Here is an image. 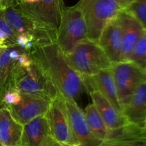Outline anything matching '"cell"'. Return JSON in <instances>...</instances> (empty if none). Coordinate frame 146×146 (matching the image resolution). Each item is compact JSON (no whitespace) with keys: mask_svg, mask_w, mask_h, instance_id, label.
<instances>
[{"mask_svg":"<svg viewBox=\"0 0 146 146\" xmlns=\"http://www.w3.org/2000/svg\"><path fill=\"white\" fill-rule=\"evenodd\" d=\"M3 14L16 34H24L31 38L35 46L56 42V31L24 14L16 6L2 9Z\"/></svg>","mask_w":146,"mask_h":146,"instance_id":"cell-6","label":"cell"},{"mask_svg":"<svg viewBox=\"0 0 146 146\" xmlns=\"http://www.w3.org/2000/svg\"><path fill=\"white\" fill-rule=\"evenodd\" d=\"M95 105L108 129H115L128 123L123 114L117 111L100 91L95 90L89 93Z\"/></svg>","mask_w":146,"mask_h":146,"instance_id":"cell-20","label":"cell"},{"mask_svg":"<svg viewBox=\"0 0 146 146\" xmlns=\"http://www.w3.org/2000/svg\"><path fill=\"white\" fill-rule=\"evenodd\" d=\"M46 116L50 133L60 145L79 146L70 125L64 97L61 94L51 100Z\"/></svg>","mask_w":146,"mask_h":146,"instance_id":"cell-8","label":"cell"},{"mask_svg":"<svg viewBox=\"0 0 146 146\" xmlns=\"http://www.w3.org/2000/svg\"><path fill=\"white\" fill-rule=\"evenodd\" d=\"M78 2L86 23L88 39L95 42H98L106 25L123 9L121 0H80Z\"/></svg>","mask_w":146,"mask_h":146,"instance_id":"cell-3","label":"cell"},{"mask_svg":"<svg viewBox=\"0 0 146 146\" xmlns=\"http://www.w3.org/2000/svg\"><path fill=\"white\" fill-rule=\"evenodd\" d=\"M51 100L38 96L21 94V99L17 104L7 106L13 118L19 123H27L41 115H46Z\"/></svg>","mask_w":146,"mask_h":146,"instance_id":"cell-10","label":"cell"},{"mask_svg":"<svg viewBox=\"0 0 146 146\" xmlns=\"http://www.w3.org/2000/svg\"><path fill=\"white\" fill-rule=\"evenodd\" d=\"M126 121L146 128V81L135 88L128 104L122 108Z\"/></svg>","mask_w":146,"mask_h":146,"instance_id":"cell-17","label":"cell"},{"mask_svg":"<svg viewBox=\"0 0 146 146\" xmlns=\"http://www.w3.org/2000/svg\"><path fill=\"white\" fill-rule=\"evenodd\" d=\"M23 125L16 121L8 108L0 106V142L3 146H20Z\"/></svg>","mask_w":146,"mask_h":146,"instance_id":"cell-19","label":"cell"},{"mask_svg":"<svg viewBox=\"0 0 146 146\" xmlns=\"http://www.w3.org/2000/svg\"><path fill=\"white\" fill-rule=\"evenodd\" d=\"M146 30V0H133L125 9Z\"/></svg>","mask_w":146,"mask_h":146,"instance_id":"cell-24","label":"cell"},{"mask_svg":"<svg viewBox=\"0 0 146 146\" xmlns=\"http://www.w3.org/2000/svg\"><path fill=\"white\" fill-rule=\"evenodd\" d=\"M100 146H146V128L127 123L115 129H109Z\"/></svg>","mask_w":146,"mask_h":146,"instance_id":"cell-12","label":"cell"},{"mask_svg":"<svg viewBox=\"0 0 146 146\" xmlns=\"http://www.w3.org/2000/svg\"><path fill=\"white\" fill-rule=\"evenodd\" d=\"M26 48L17 45L5 47L0 55V101L8 91L11 89L13 78L19 66L18 59Z\"/></svg>","mask_w":146,"mask_h":146,"instance_id":"cell-15","label":"cell"},{"mask_svg":"<svg viewBox=\"0 0 146 146\" xmlns=\"http://www.w3.org/2000/svg\"><path fill=\"white\" fill-rule=\"evenodd\" d=\"M66 56L70 65L81 75L91 76L112 66L98 43L89 39L79 43Z\"/></svg>","mask_w":146,"mask_h":146,"instance_id":"cell-4","label":"cell"},{"mask_svg":"<svg viewBox=\"0 0 146 146\" xmlns=\"http://www.w3.org/2000/svg\"><path fill=\"white\" fill-rule=\"evenodd\" d=\"M66 108L70 125L79 146H98L101 142L91 132L84 112L80 108L74 99L65 98Z\"/></svg>","mask_w":146,"mask_h":146,"instance_id":"cell-11","label":"cell"},{"mask_svg":"<svg viewBox=\"0 0 146 146\" xmlns=\"http://www.w3.org/2000/svg\"><path fill=\"white\" fill-rule=\"evenodd\" d=\"M16 7L24 14L56 31L66 7L63 0H38L32 4L21 3Z\"/></svg>","mask_w":146,"mask_h":146,"instance_id":"cell-9","label":"cell"},{"mask_svg":"<svg viewBox=\"0 0 146 146\" xmlns=\"http://www.w3.org/2000/svg\"><path fill=\"white\" fill-rule=\"evenodd\" d=\"M32 41L31 37L26 35V34H19L17 35V40H16V44L23 47V48H26L27 44L28 43V41ZM26 49H27V48H26Z\"/></svg>","mask_w":146,"mask_h":146,"instance_id":"cell-26","label":"cell"},{"mask_svg":"<svg viewBox=\"0 0 146 146\" xmlns=\"http://www.w3.org/2000/svg\"><path fill=\"white\" fill-rule=\"evenodd\" d=\"M50 135L46 116H38L23 125L20 146H43Z\"/></svg>","mask_w":146,"mask_h":146,"instance_id":"cell-18","label":"cell"},{"mask_svg":"<svg viewBox=\"0 0 146 146\" xmlns=\"http://www.w3.org/2000/svg\"><path fill=\"white\" fill-rule=\"evenodd\" d=\"M4 48H0V55H1V52H2V51H3V50H4Z\"/></svg>","mask_w":146,"mask_h":146,"instance_id":"cell-29","label":"cell"},{"mask_svg":"<svg viewBox=\"0 0 146 146\" xmlns=\"http://www.w3.org/2000/svg\"><path fill=\"white\" fill-rule=\"evenodd\" d=\"M84 90L89 94L93 91H100L113 106L118 111L122 113V108L118 101L116 88L113 78L111 68L101 70L94 76L81 75Z\"/></svg>","mask_w":146,"mask_h":146,"instance_id":"cell-14","label":"cell"},{"mask_svg":"<svg viewBox=\"0 0 146 146\" xmlns=\"http://www.w3.org/2000/svg\"><path fill=\"white\" fill-rule=\"evenodd\" d=\"M111 71L118 101L123 108L131 99L138 86L146 81L145 70L135 63L128 60L112 64Z\"/></svg>","mask_w":146,"mask_h":146,"instance_id":"cell-7","label":"cell"},{"mask_svg":"<svg viewBox=\"0 0 146 146\" xmlns=\"http://www.w3.org/2000/svg\"><path fill=\"white\" fill-rule=\"evenodd\" d=\"M97 43L112 64L121 61V31L117 17L106 25Z\"/></svg>","mask_w":146,"mask_h":146,"instance_id":"cell-16","label":"cell"},{"mask_svg":"<svg viewBox=\"0 0 146 146\" xmlns=\"http://www.w3.org/2000/svg\"><path fill=\"white\" fill-rule=\"evenodd\" d=\"M17 37V34L4 18L2 9H0V45L7 47L16 44Z\"/></svg>","mask_w":146,"mask_h":146,"instance_id":"cell-22","label":"cell"},{"mask_svg":"<svg viewBox=\"0 0 146 146\" xmlns=\"http://www.w3.org/2000/svg\"><path fill=\"white\" fill-rule=\"evenodd\" d=\"M0 9H2V4H1V0H0Z\"/></svg>","mask_w":146,"mask_h":146,"instance_id":"cell-30","label":"cell"},{"mask_svg":"<svg viewBox=\"0 0 146 146\" xmlns=\"http://www.w3.org/2000/svg\"><path fill=\"white\" fill-rule=\"evenodd\" d=\"M144 70H145V75H146V65H145V68H144Z\"/></svg>","mask_w":146,"mask_h":146,"instance_id":"cell-31","label":"cell"},{"mask_svg":"<svg viewBox=\"0 0 146 146\" xmlns=\"http://www.w3.org/2000/svg\"><path fill=\"white\" fill-rule=\"evenodd\" d=\"M133 0H121V5H122L123 9H125Z\"/></svg>","mask_w":146,"mask_h":146,"instance_id":"cell-28","label":"cell"},{"mask_svg":"<svg viewBox=\"0 0 146 146\" xmlns=\"http://www.w3.org/2000/svg\"><path fill=\"white\" fill-rule=\"evenodd\" d=\"M121 31V61L129 60L135 43L145 29L128 11L122 9L117 16Z\"/></svg>","mask_w":146,"mask_h":146,"instance_id":"cell-13","label":"cell"},{"mask_svg":"<svg viewBox=\"0 0 146 146\" xmlns=\"http://www.w3.org/2000/svg\"><path fill=\"white\" fill-rule=\"evenodd\" d=\"M1 101H0V106H1Z\"/></svg>","mask_w":146,"mask_h":146,"instance_id":"cell-34","label":"cell"},{"mask_svg":"<svg viewBox=\"0 0 146 146\" xmlns=\"http://www.w3.org/2000/svg\"><path fill=\"white\" fill-rule=\"evenodd\" d=\"M86 39V23L79 2L73 7H65L56 31V44L66 55Z\"/></svg>","mask_w":146,"mask_h":146,"instance_id":"cell-5","label":"cell"},{"mask_svg":"<svg viewBox=\"0 0 146 146\" xmlns=\"http://www.w3.org/2000/svg\"><path fill=\"white\" fill-rule=\"evenodd\" d=\"M129 60L143 68H145L146 65V30L135 43Z\"/></svg>","mask_w":146,"mask_h":146,"instance_id":"cell-23","label":"cell"},{"mask_svg":"<svg viewBox=\"0 0 146 146\" xmlns=\"http://www.w3.org/2000/svg\"><path fill=\"white\" fill-rule=\"evenodd\" d=\"M84 115L92 133L102 143L106 138L109 129L107 128L94 104L87 106L84 111Z\"/></svg>","mask_w":146,"mask_h":146,"instance_id":"cell-21","label":"cell"},{"mask_svg":"<svg viewBox=\"0 0 146 146\" xmlns=\"http://www.w3.org/2000/svg\"><path fill=\"white\" fill-rule=\"evenodd\" d=\"M34 62L44 71L60 94L76 100L84 90L81 74L68 63L66 54L56 44L35 46L29 51Z\"/></svg>","mask_w":146,"mask_h":146,"instance_id":"cell-1","label":"cell"},{"mask_svg":"<svg viewBox=\"0 0 146 146\" xmlns=\"http://www.w3.org/2000/svg\"><path fill=\"white\" fill-rule=\"evenodd\" d=\"M5 48V47H4V46H2L1 45H0V48Z\"/></svg>","mask_w":146,"mask_h":146,"instance_id":"cell-32","label":"cell"},{"mask_svg":"<svg viewBox=\"0 0 146 146\" xmlns=\"http://www.w3.org/2000/svg\"><path fill=\"white\" fill-rule=\"evenodd\" d=\"M11 89L17 90L21 94L38 96L50 100L59 94L42 68L34 61L24 66L19 64L13 78Z\"/></svg>","mask_w":146,"mask_h":146,"instance_id":"cell-2","label":"cell"},{"mask_svg":"<svg viewBox=\"0 0 146 146\" xmlns=\"http://www.w3.org/2000/svg\"><path fill=\"white\" fill-rule=\"evenodd\" d=\"M0 146H3V145H2V144H1V142H0Z\"/></svg>","mask_w":146,"mask_h":146,"instance_id":"cell-33","label":"cell"},{"mask_svg":"<svg viewBox=\"0 0 146 146\" xmlns=\"http://www.w3.org/2000/svg\"><path fill=\"white\" fill-rule=\"evenodd\" d=\"M24 0H1L2 9L11 6H17L23 2Z\"/></svg>","mask_w":146,"mask_h":146,"instance_id":"cell-27","label":"cell"},{"mask_svg":"<svg viewBox=\"0 0 146 146\" xmlns=\"http://www.w3.org/2000/svg\"><path fill=\"white\" fill-rule=\"evenodd\" d=\"M21 99V93L15 89H11L6 92L1 98V105L4 106L17 104Z\"/></svg>","mask_w":146,"mask_h":146,"instance_id":"cell-25","label":"cell"}]
</instances>
